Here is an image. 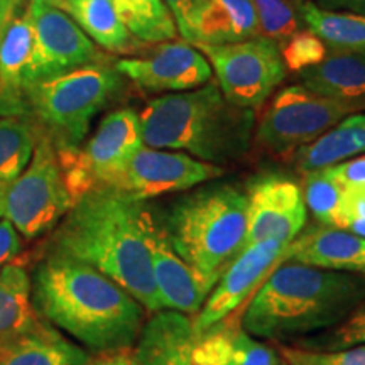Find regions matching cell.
Here are the masks:
<instances>
[{"mask_svg": "<svg viewBox=\"0 0 365 365\" xmlns=\"http://www.w3.org/2000/svg\"><path fill=\"white\" fill-rule=\"evenodd\" d=\"M161 218L144 200L108 186L75 200L53 228L48 250L68 255L110 277L145 312H161L153 276V242Z\"/></svg>", "mask_w": 365, "mask_h": 365, "instance_id": "6da1fadb", "label": "cell"}, {"mask_svg": "<svg viewBox=\"0 0 365 365\" xmlns=\"http://www.w3.org/2000/svg\"><path fill=\"white\" fill-rule=\"evenodd\" d=\"M31 299L41 319L97 355L130 350L144 327L145 308L124 287L51 250L34 267Z\"/></svg>", "mask_w": 365, "mask_h": 365, "instance_id": "7a4b0ae2", "label": "cell"}, {"mask_svg": "<svg viewBox=\"0 0 365 365\" xmlns=\"http://www.w3.org/2000/svg\"><path fill=\"white\" fill-rule=\"evenodd\" d=\"M364 298V276L282 262L254 291L242 330L257 339L298 341L336 327Z\"/></svg>", "mask_w": 365, "mask_h": 365, "instance_id": "3957f363", "label": "cell"}, {"mask_svg": "<svg viewBox=\"0 0 365 365\" xmlns=\"http://www.w3.org/2000/svg\"><path fill=\"white\" fill-rule=\"evenodd\" d=\"M139 120L148 148L180 150L215 166L244 158L257 125L254 108L232 103L217 83L153 98Z\"/></svg>", "mask_w": 365, "mask_h": 365, "instance_id": "277c9868", "label": "cell"}, {"mask_svg": "<svg viewBox=\"0 0 365 365\" xmlns=\"http://www.w3.org/2000/svg\"><path fill=\"white\" fill-rule=\"evenodd\" d=\"M161 223L175 252L213 289L244 247L247 234L245 191L228 182H205L175 200Z\"/></svg>", "mask_w": 365, "mask_h": 365, "instance_id": "5b68a950", "label": "cell"}, {"mask_svg": "<svg viewBox=\"0 0 365 365\" xmlns=\"http://www.w3.org/2000/svg\"><path fill=\"white\" fill-rule=\"evenodd\" d=\"M122 75L93 63L54 78L26 85L21 91L22 115L29 113L36 130L51 140L56 153L81 148L93 117L115 97Z\"/></svg>", "mask_w": 365, "mask_h": 365, "instance_id": "8992f818", "label": "cell"}, {"mask_svg": "<svg viewBox=\"0 0 365 365\" xmlns=\"http://www.w3.org/2000/svg\"><path fill=\"white\" fill-rule=\"evenodd\" d=\"M73 203L56 149L38 132L26 170L0 188V218L11 222L26 240H33L53 230Z\"/></svg>", "mask_w": 365, "mask_h": 365, "instance_id": "52a82bcc", "label": "cell"}, {"mask_svg": "<svg viewBox=\"0 0 365 365\" xmlns=\"http://www.w3.org/2000/svg\"><path fill=\"white\" fill-rule=\"evenodd\" d=\"M360 103L344 102L319 95L304 85L282 88L255 125L254 139L274 154H287L312 144Z\"/></svg>", "mask_w": 365, "mask_h": 365, "instance_id": "ba28073f", "label": "cell"}, {"mask_svg": "<svg viewBox=\"0 0 365 365\" xmlns=\"http://www.w3.org/2000/svg\"><path fill=\"white\" fill-rule=\"evenodd\" d=\"M143 145L139 113L132 108H118L102 118L85 145L58 153L73 202L91 188L107 186Z\"/></svg>", "mask_w": 365, "mask_h": 365, "instance_id": "9c48e42d", "label": "cell"}, {"mask_svg": "<svg viewBox=\"0 0 365 365\" xmlns=\"http://www.w3.org/2000/svg\"><path fill=\"white\" fill-rule=\"evenodd\" d=\"M198 49L208 59L225 98L240 107L262 105L286 76L279 46L264 36Z\"/></svg>", "mask_w": 365, "mask_h": 365, "instance_id": "30bf717a", "label": "cell"}, {"mask_svg": "<svg viewBox=\"0 0 365 365\" xmlns=\"http://www.w3.org/2000/svg\"><path fill=\"white\" fill-rule=\"evenodd\" d=\"M27 12L33 21L34 48L27 66L26 85L54 78L98 61L97 44L61 9L29 0Z\"/></svg>", "mask_w": 365, "mask_h": 365, "instance_id": "8fae6325", "label": "cell"}, {"mask_svg": "<svg viewBox=\"0 0 365 365\" xmlns=\"http://www.w3.org/2000/svg\"><path fill=\"white\" fill-rule=\"evenodd\" d=\"M222 175V166L203 163L186 153L143 145L107 186L148 202L161 195L196 188Z\"/></svg>", "mask_w": 365, "mask_h": 365, "instance_id": "7c38bea8", "label": "cell"}, {"mask_svg": "<svg viewBox=\"0 0 365 365\" xmlns=\"http://www.w3.org/2000/svg\"><path fill=\"white\" fill-rule=\"evenodd\" d=\"M245 198L247 234L242 250L266 240L287 245L307 225L308 212L303 191L291 178L274 173L255 176L247 185Z\"/></svg>", "mask_w": 365, "mask_h": 365, "instance_id": "4fadbf2b", "label": "cell"}, {"mask_svg": "<svg viewBox=\"0 0 365 365\" xmlns=\"http://www.w3.org/2000/svg\"><path fill=\"white\" fill-rule=\"evenodd\" d=\"M115 70L153 93L195 90L210 83L213 76L208 59L190 43H164L148 56L118 59Z\"/></svg>", "mask_w": 365, "mask_h": 365, "instance_id": "5bb4252c", "label": "cell"}, {"mask_svg": "<svg viewBox=\"0 0 365 365\" xmlns=\"http://www.w3.org/2000/svg\"><path fill=\"white\" fill-rule=\"evenodd\" d=\"M284 249L286 245L281 242L266 240L242 250L222 272L198 314L191 318L195 335L223 322L247 299L249 294H254L261 286L262 277L267 276L269 269L276 266Z\"/></svg>", "mask_w": 365, "mask_h": 365, "instance_id": "9a60e30c", "label": "cell"}, {"mask_svg": "<svg viewBox=\"0 0 365 365\" xmlns=\"http://www.w3.org/2000/svg\"><path fill=\"white\" fill-rule=\"evenodd\" d=\"M282 262H299L365 277V239L346 228L312 227L301 230L286 245L276 266Z\"/></svg>", "mask_w": 365, "mask_h": 365, "instance_id": "2e32d148", "label": "cell"}, {"mask_svg": "<svg viewBox=\"0 0 365 365\" xmlns=\"http://www.w3.org/2000/svg\"><path fill=\"white\" fill-rule=\"evenodd\" d=\"M153 276L163 309L195 317L207 301L212 286L175 252L159 225L153 242Z\"/></svg>", "mask_w": 365, "mask_h": 365, "instance_id": "e0dca14e", "label": "cell"}, {"mask_svg": "<svg viewBox=\"0 0 365 365\" xmlns=\"http://www.w3.org/2000/svg\"><path fill=\"white\" fill-rule=\"evenodd\" d=\"M193 319L186 314L161 309L153 313L135 341L137 365H193Z\"/></svg>", "mask_w": 365, "mask_h": 365, "instance_id": "ac0fdd59", "label": "cell"}, {"mask_svg": "<svg viewBox=\"0 0 365 365\" xmlns=\"http://www.w3.org/2000/svg\"><path fill=\"white\" fill-rule=\"evenodd\" d=\"M90 359L83 346L44 319L33 330L0 344V365H86Z\"/></svg>", "mask_w": 365, "mask_h": 365, "instance_id": "d6986e66", "label": "cell"}, {"mask_svg": "<svg viewBox=\"0 0 365 365\" xmlns=\"http://www.w3.org/2000/svg\"><path fill=\"white\" fill-rule=\"evenodd\" d=\"M259 36L252 0H205L191 44L222 46Z\"/></svg>", "mask_w": 365, "mask_h": 365, "instance_id": "ffe728a7", "label": "cell"}, {"mask_svg": "<svg viewBox=\"0 0 365 365\" xmlns=\"http://www.w3.org/2000/svg\"><path fill=\"white\" fill-rule=\"evenodd\" d=\"M299 80L319 95L357 103L365 98V51L331 49L319 65L299 71Z\"/></svg>", "mask_w": 365, "mask_h": 365, "instance_id": "44dd1931", "label": "cell"}, {"mask_svg": "<svg viewBox=\"0 0 365 365\" xmlns=\"http://www.w3.org/2000/svg\"><path fill=\"white\" fill-rule=\"evenodd\" d=\"M362 154H365V113H350L312 144L299 148L296 164L307 173Z\"/></svg>", "mask_w": 365, "mask_h": 365, "instance_id": "7402d4cb", "label": "cell"}, {"mask_svg": "<svg viewBox=\"0 0 365 365\" xmlns=\"http://www.w3.org/2000/svg\"><path fill=\"white\" fill-rule=\"evenodd\" d=\"M39 322L26 266L17 261L6 264L0 269V344L33 330Z\"/></svg>", "mask_w": 365, "mask_h": 365, "instance_id": "603a6c76", "label": "cell"}, {"mask_svg": "<svg viewBox=\"0 0 365 365\" xmlns=\"http://www.w3.org/2000/svg\"><path fill=\"white\" fill-rule=\"evenodd\" d=\"M53 6L66 12L100 48L115 53L132 48L134 38L118 19L113 0H56Z\"/></svg>", "mask_w": 365, "mask_h": 365, "instance_id": "cb8c5ba5", "label": "cell"}, {"mask_svg": "<svg viewBox=\"0 0 365 365\" xmlns=\"http://www.w3.org/2000/svg\"><path fill=\"white\" fill-rule=\"evenodd\" d=\"M299 21L318 36L327 48L339 51H365V17L350 12L325 11L314 2L299 4Z\"/></svg>", "mask_w": 365, "mask_h": 365, "instance_id": "d4e9b609", "label": "cell"}, {"mask_svg": "<svg viewBox=\"0 0 365 365\" xmlns=\"http://www.w3.org/2000/svg\"><path fill=\"white\" fill-rule=\"evenodd\" d=\"M113 7L132 38L143 43H168L178 36L164 0H113Z\"/></svg>", "mask_w": 365, "mask_h": 365, "instance_id": "484cf974", "label": "cell"}, {"mask_svg": "<svg viewBox=\"0 0 365 365\" xmlns=\"http://www.w3.org/2000/svg\"><path fill=\"white\" fill-rule=\"evenodd\" d=\"M38 143V130L24 115H0V188L26 170Z\"/></svg>", "mask_w": 365, "mask_h": 365, "instance_id": "4316f807", "label": "cell"}, {"mask_svg": "<svg viewBox=\"0 0 365 365\" xmlns=\"http://www.w3.org/2000/svg\"><path fill=\"white\" fill-rule=\"evenodd\" d=\"M303 198L307 210L319 225L341 228V198L344 186L335 180L328 168L304 173Z\"/></svg>", "mask_w": 365, "mask_h": 365, "instance_id": "83f0119b", "label": "cell"}, {"mask_svg": "<svg viewBox=\"0 0 365 365\" xmlns=\"http://www.w3.org/2000/svg\"><path fill=\"white\" fill-rule=\"evenodd\" d=\"M359 345H365V298L336 327L296 341V346L317 352H336Z\"/></svg>", "mask_w": 365, "mask_h": 365, "instance_id": "f1b7e54d", "label": "cell"}, {"mask_svg": "<svg viewBox=\"0 0 365 365\" xmlns=\"http://www.w3.org/2000/svg\"><path fill=\"white\" fill-rule=\"evenodd\" d=\"M257 12L259 33L277 46L286 43L296 31H299V14L289 0H252Z\"/></svg>", "mask_w": 365, "mask_h": 365, "instance_id": "f546056e", "label": "cell"}, {"mask_svg": "<svg viewBox=\"0 0 365 365\" xmlns=\"http://www.w3.org/2000/svg\"><path fill=\"white\" fill-rule=\"evenodd\" d=\"M279 49L284 66L298 73L319 65L328 54L327 44L308 29L296 31Z\"/></svg>", "mask_w": 365, "mask_h": 365, "instance_id": "4dcf8cb0", "label": "cell"}, {"mask_svg": "<svg viewBox=\"0 0 365 365\" xmlns=\"http://www.w3.org/2000/svg\"><path fill=\"white\" fill-rule=\"evenodd\" d=\"M223 322L196 335L193 365H228L232 355L234 330L230 327L223 325Z\"/></svg>", "mask_w": 365, "mask_h": 365, "instance_id": "1f68e13d", "label": "cell"}, {"mask_svg": "<svg viewBox=\"0 0 365 365\" xmlns=\"http://www.w3.org/2000/svg\"><path fill=\"white\" fill-rule=\"evenodd\" d=\"M279 354L287 365H365V345L336 352H317L296 345H281Z\"/></svg>", "mask_w": 365, "mask_h": 365, "instance_id": "d6a6232c", "label": "cell"}, {"mask_svg": "<svg viewBox=\"0 0 365 365\" xmlns=\"http://www.w3.org/2000/svg\"><path fill=\"white\" fill-rule=\"evenodd\" d=\"M281 354L274 346L255 340L242 328L232 336V355L228 365H279Z\"/></svg>", "mask_w": 365, "mask_h": 365, "instance_id": "836d02e7", "label": "cell"}, {"mask_svg": "<svg viewBox=\"0 0 365 365\" xmlns=\"http://www.w3.org/2000/svg\"><path fill=\"white\" fill-rule=\"evenodd\" d=\"M164 4L170 9L176 29L180 31L182 39L191 44L205 0H164Z\"/></svg>", "mask_w": 365, "mask_h": 365, "instance_id": "e575fe53", "label": "cell"}, {"mask_svg": "<svg viewBox=\"0 0 365 365\" xmlns=\"http://www.w3.org/2000/svg\"><path fill=\"white\" fill-rule=\"evenodd\" d=\"M327 168L344 188L365 186V154Z\"/></svg>", "mask_w": 365, "mask_h": 365, "instance_id": "d590c367", "label": "cell"}, {"mask_svg": "<svg viewBox=\"0 0 365 365\" xmlns=\"http://www.w3.org/2000/svg\"><path fill=\"white\" fill-rule=\"evenodd\" d=\"M365 220V186L344 188L341 198V228H346L352 222Z\"/></svg>", "mask_w": 365, "mask_h": 365, "instance_id": "8d00e7d4", "label": "cell"}, {"mask_svg": "<svg viewBox=\"0 0 365 365\" xmlns=\"http://www.w3.org/2000/svg\"><path fill=\"white\" fill-rule=\"evenodd\" d=\"M22 249L21 234L11 222L0 218V269L6 264L16 261Z\"/></svg>", "mask_w": 365, "mask_h": 365, "instance_id": "74e56055", "label": "cell"}, {"mask_svg": "<svg viewBox=\"0 0 365 365\" xmlns=\"http://www.w3.org/2000/svg\"><path fill=\"white\" fill-rule=\"evenodd\" d=\"M314 4L325 11H341L365 17V0H314Z\"/></svg>", "mask_w": 365, "mask_h": 365, "instance_id": "f35d334b", "label": "cell"}, {"mask_svg": "<svg viewBox=\"0 0 365 365\" xmlns=\"http://www.w3.org/2000/svg\"><path fill=\"white\" fill-rule=\"evenodd\" d=\"M86 365H137L134 352L130 350H120V352L100 354L97 357H91Z\"/></svg>", "mask_w": 365, "mask_h": 365, "instance_id": "ab89813d", "label": "cell"}, {"mask_svg": "<svg viewBox=\"0 0 365 365\" xmlns=\"http://www.w3.org/2000/svg\"><path fill=\"white\" fill-rule=\"evenodd\" d=\"M22 4H24V0H0V7H2V11L6 12L9 17L17 14Z\"/></svg>", "mask_w": 365, "mask_h": 365, "instance_id": "60d3db41", "label": "cell"}, {"mask_svg": "<svg viewBox=\"0 0 365 365\" xmlns=\"http://www.w3.org/2000/svg\"><path fill=\"white\" fill-rule=\"evenodd\" d=\"M346 230L354 232V234H357L360 237H364L365 239V220H359V222H352L349 227H346Z\"/></svg>", "mask_w": 365, "mask_h": 365, "instance_id": "b9f144b4", "label": "cell"}, {"mask_svg": "<svg viewBox=\"0 0 365 365\" xmlns=\"http://www.w3.org/2000/svg\"><path fill=\"white\" fill-rule=\"evenodd\" d=\"M38 2H44V4H49V6H53V4L56 2V0H38Z\"/></svg>", "mask_w": 365, "mask_h": 365, "instance_id": "7bdbcfd3", "label": "cell"}, {"mask_svg": "<svg viewBox=\"0 0 365 365\" xmlns=\"http://www.w3.org/2000/svg\"><path fill=\"white\" fill-rule=\"evenodd\" d=\"M291 2H296V4H303V2H307V0H291Z\"/></svg>", "mask_w": 365, "mask_h": 365, "instance_id": "ee69618b", "label": "cell"}, {"mask_svg": "<svg viewBox=\"0 0 365 365\" xmlns=\"http://www.w3.org/2000/svg\"><path fill=\"white\" fill-rule=\"evenodd\" d=\"M279 365H287V364L284 362V360H281V364H279Z\"/></svg>", "mask_w": 365, "mask_h": 365, "instance_id": "f6af8a7d", "label": "cell"}]
</instances>
